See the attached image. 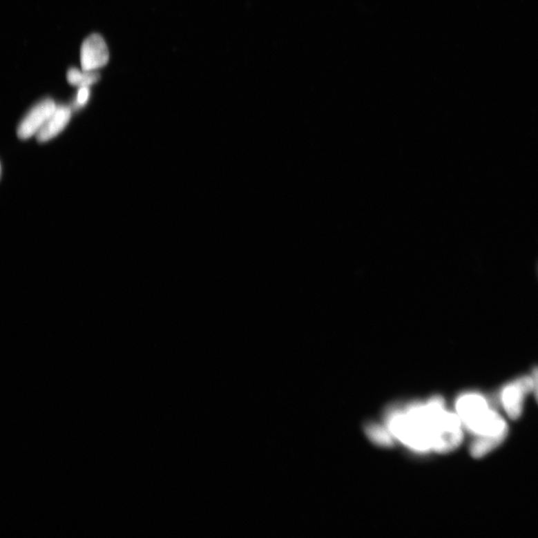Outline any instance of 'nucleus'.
<instances>
[{
    "label": "nucleus",
    "instance_id": "obj_9",
    "mask_svg": "<svg viewBox=\"0 0 538 538\" xmlns=\"http://www.w3.org/2000/svg\"><path fill=\"white\" fill-rule=\"evenodd\" d=\"M84 71H80L79 69L72 68L68 70L67 79L68 83L75 86L80 87L84 83Z\"/></svg>",
    "mask_w": 538,
    "mask_h": 538
},
{
    "label": "nucleus",
    "instance_id": "obj_2",
    "mask_svg": "<svg viewBox=\"0 0 538 538\" xmlns=\"http://www.w3.org/2000/svg\"><path fill=\"white\" fill-rule=\"evenodd\" d=\"M455 409L463 427L477 436L508 433L505 419L490 407L484 396L476 392L461 394L456 400Z\"/></svg>",
    "mask_w": 538,
    "mask_h": 538
},
{
    "label": "nucleus",
    "instance_id": "obj_4",
    "mask_svg": "<svg viewBox=\"0 0 538 538\" xmlns=\"http://www.w3.org/2000/svg\"><path fill=\"white\" fill-rule=\"evenodd\" d=\"M57 106L52 99L47 98L35 105L17 128V135L21 140H26L37 135L42 126L56 111Z\"/></svg>",
    "mask_w": 538,
    "mask_h": 538
},
{
    "label": "nucleus",
    "instance_id": "obj_7",
    "mask_svg": "<svg viewBox=\"0 0 538 538\" xmlns=\"http://www.w3.org/2000/svg\"><path fill=\"white\" fill-rule=\"evenodd\" d=\"M508 434L477 436L470 445L473 458L481 459L494 450L506 439Z\"/></svg>",
    "mask_w": 538,
    "mask_h": 538
},
{
    "label": "nucleus",
    "instance_id": "obj_8",
    "mask_svg": "<svg viewBox=\"0 0 538 538\" xmlns=\"http://www.w3.org/2000/svg\"><path fill=\"white\" fill-rule=\"evenodd\" d=\"M367 432L374 442L383 445H390L393 443L392 439L394 436H392L388 428L385 430V428L377 425H371L367 427Z\"/></svg>",
    "mask_w": 538,
    "mask_h": 538
},
{
    "label": "nucleus",
    "instance_id": "obj_3",
    "mask_svg": "<svg viewBox=\"0 0 538 538\" xmlns=\"http://www.w3.org/2000/svg\"><path fill=\"white\" fill-rule=\"evenodd\" d=\"M532 391L533 380L532 376H528L519 377L501 389V404L510 419H517L521 416L525 398Z\"/></svg>",
    "mask_w": 538,
    "mask_h": 538
},
{
    "label": "nucleus",
    "instance_id": "obj_11",
    "mask_svg": "<svg viewBox=\"0 0 538 538\" xmlns=\"http://www.w3.org/2000/svg\"><path fill=\"white\" fill-rule=\"evenodd\" d=\"M533 380V393L538 403V367L534 368L532 374Z\"/></svg>",
    "mask_w": 538,
    "mask_h": 538
},
{
    "label": "nucleus",
    "instance_id": "obj_6",
    "mask_svg": "<svg viewBox=\"0 0 538 538\" xmlns=\"http://www.w3.org/2000/svg\"><path fill=\"white\" fill-rule=\"evenodd\" d=\"M71 117V111L67 106H57L56 111L36 135L39 142H46L57 136L68 124Z\"/></svg>",
    "mask_w": 538,
    "mask_h": 538
},
{
    "label": "nucleus",
    "instance_id": "obj_1",
    "mask_svg": "<svg viewBox=\"0 0 538 538\" xmlns=\"http://www.w3.org/2000/svg\"><path fill=\"white\" fill-rule=\"evenodd\" d=\"M387 428L394 439L419 452H450L463 440L459 415L445 409L441 396L394 410L387 417Z\"/></svg>",
    "mask_w": 538,
    "mask_h": 538
},
{
    "label": "nucleus",
    "instance_id": "obj_5",
    "mask_svg": "<svg viewBox=\"0 0 538 538\" xmlns=\"http://www.w3.org/2000/svg\"><path fill=\"white\" fill-rule=\"evenodd\" d=\"M109 53L102 35L93 34L84 41L81 47L80 61L83 70H97L108 61Z\"/></svg>",
    "mask_w": 538,
    "mask_h": 538
},
{
    "label": "nucleus",
    "instance_id": "obj_10",
    "mask_svg": "<svg viewBox=\"0 0 538 538\" xmlns=\"http://www.w3.org/2000/svg\"><path fill=\"white\" fill-rule=\"evenodd\" d=\"M89 97V87H79L76 97L77 106L79 107L85 106L88 102Z\"/></svg>",
    "mask_w": 538,
    "mask_h": 538
}]
</instances>
